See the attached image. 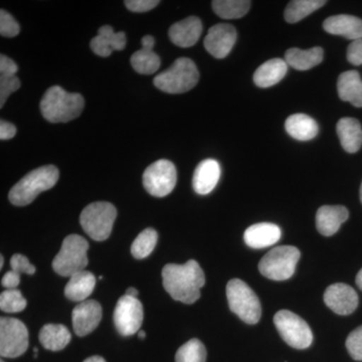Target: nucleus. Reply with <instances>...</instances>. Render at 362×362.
I'll list each match as a JSON object with an SVG mask.
<instances>
[{"label":"nucleus","instance_id":"f257e3e1","mask_svg":"<svg viewBox=\"0 0 362 362\" xmlns=\"http://www.w3.org/2000/svg\"><path fill=\"white\" fill-rule=\"evenodd\" d=\"M163 287L173 299L185 304H194L201 298L206 284L204 271L194 259L183 265L168 264L162 270Z\"/></svg>","mask_w":362,"mask_h":362},{"label":"nucleus","instance_id":"f03ea898","mask_svg":"<svg viewBox=\"0 0 362 362\" xmlns=\"http://www.w3.org/2000/svg\"><path fill=\"white\" fill-rule=\"evenodd\" d=\"M85 106V100L78 93H68L59 86H54L45 93L40 111L51 123H66L78 118Z\"/></svg>","mask_w":362,"mask_h":362},{"label":"nucleus","instance_id":"7ed1b4c3","mask_svg":"<svg viewBox=\"0 0 362 362\" xmlns=\"http://www.w3.org/2000/svg\"><path fill=\"white\" fill-rule=\"evenodd\" d=\"M59 169L54 165L42 166L21 178L9 192V201L16 206L32 204L37 195L51 189L58 182Z\"/></svg>","mask_w":362,"mask_h":362},{"label":"nucleus","instance_id":"20e7f679","mask_svg":"<svg viewBox=\"0 0 362 362\" xmlns=\"http://www.w3.org/2000/svg\"><path fill=\"white\" fill-rule=\"evenodd\" d=\"M199 80V73L194 62L180 58L154 78V86L168 94H182L194 88Z\"/></svg>","mask_w":362,"mask_h":362},{"label":"nucleus","instance_id":"39448f33","mask_svg":"<svg viewBox=\"0 0 362 362\" xmlns=\"http://www.w3.org/2000/svg\"><path fill=\"white\" fill-rule=\"evenodd\" d=\"M226 298L230 310L247 324H257L262 316L258 296L240 279H233L226 285Z\"/></svg>","mask_w":362,"mask_h":362},{"label":"nucleus","instance_id":"423d86ee","mask_svg":"<svg viewBox=\"0 0 362 362\" xmlns=\"http://www.w3.org/2000/svg\"><path fill=\"white\" fill-rule=\"evenodd\" d=\"M88 250L89 243L84 238L78 235H68L64 240L61 251L52 261V269L59 275L69 278L84 271L88 266Z\"/></svg>","mask_w":362,"mask_h":362},{"label":"nucleus","instance_id":"0eeeda50","mask_svg":"<svg viewBox=\"0 0 362 362\" xmlns=\"http://www.w3.org/2000/svg\"><path fill=\"white\" fill-rule=\"evenodd\" d=\"M117 218L115 206L110 202L90 204L83 209L80 223L90 239L102 242L110 237Z\"/></svg>","mask_w":362,"mask_h":362},{"label":"nucleus","instance_id":"6e6552de","mask_svg":"<svg viewBox=\"0 0 362 362\" xmlns=\"http://www.w3.org/2000/svg\"><path fill=\"white\" fill-rule=\"evenodd\" d=\"M301 254L296 247H274L259 261V273L271 280H288L294 275Z\"/></svg>","mask_w":362,"mask_h":362},{"label":"nucleus","instance_id":"1a4fd4ad","mask_svg":"<svg viewBox=\"0 0 362 362\" xmlns=\"http://www.w3.org/2000/svg\"><path fill=\"white\" fill-rule=\"evenodd\" d=\"M274 323L281 337L293 349H306L312 344L310 327L297 314L289 310L279 311L274 316Z\"/></svg>","mask_w":362,"mask_h":362},{"label":"nucleus","instance_id":"9d476101","mask_svg":"<svg viewBox=\"0 0 362 362\" xmlns=\"http://www.w3.org/2000/svg\"><path fill=\"white\" fill-rule=\"evenodd\" d=\"M177 173L173 162L160 159L152 163L143 173V185L149 194L164 197L173 192Z\"/></svg>","mask_w":362,"mask_h":362},{"label":"nucleus","instance_id":"9b49d317","mask_svg":"<svg viewBox=\"0 0 362 362\" xmlns=\"http://www.w3.org/2000/svg\"><path fill=\"white\" fill-rule=\"evenodd\" d=\"M28 349V331L16 318L0 320V354L7 358L23 356Z\"/></svg>","mask_w":362,"mask_h":362},{"label":"nucleus","instance_id":"f8f14e48","mask_svg":"<svg viewBox=\"0 0 362 362\" xmlns=\"http://www.w3.org/2000/svg\"><path fill=\"white\" fill-rule=\"evenodd\" d=\"M143 322V306L135 297L124 295L117 302L114 312L116 329L123 337L139 332Z\"/></svg>","mask_w":362,"mask_h":362},{"label":"nucleus","instance_id":"ddd939ff","mask_svg":"<svg viewBox=\"0 0 362 362\" xmlns=\"http://www.w3.org/2000/svg\"><path fill=\"white\" fill-rule=\"evenodd\" d=\"M237 30L235 26L228 23H218L209 28L204 47L216 59H225L232 51L237 42Z\"/></svg>","mask_w":362,"mask_h":362},{"label":"nucleus","instance_id":"4468645a","mask_svg":"<svg viewBox=\"0 0 362 362\" xmlns=\"http://www.w3.org/2000/svg\"><path fill=\"white\" fill-rule=\"evenodd\" d=\"M324 302L338 315H349L358 306V295L349 285L337 283L325 290Z\"/></svg>","mask_w":362,"mask_h":362},{"label":"nucleus","instance_id":"2eb2a0df","mask_svg":"<svg viewBox=\"0 0 362 362\" xmlns=\"http://www.w3.org/2000/svg\"><path fill=\"white\" fill-rule=\"evenodd\" d=\"M102 319V307L95 300H86L74 308L71 313L74 331L78 337H86L93 332Z\"/></svg>","mask_w":362,"mask_h":362},{"label":"nucleus","instance_id":"dca6fc26","mask_svg":"<svg viewBox=\"0 0 362 362\" xmlns=\"http://www.w3.org/2000/svg\"><path fill=\"white\" fill-rule=\"evenodd\" d=\"M202 33V23L197 16H189L175 23L169 28V39L180 47H190L199 42Z\"/></svg>","mask_w":362,"mask_h":362},{"label":"nucleus","instance_id":"f3484780","mask_svg":"<svg viewBox=\"0 0 362 362\" xmlns=\"http://www.w3.org/2000/svg\"><path fill=\"white\" fill-rule=\"evenodd\" d=\"M126 47V35L115 33L110 25H104L98 30V35L90 40V49L102 58L111 56L113 51H123Z\"/></svg>","mask_w":362,"mask_h":362},{"label":"nucleus","instance_id":"a211bd4d","mask_svg":"<svg viewBox=\"0 0 362 362\" xmlns=\"http://www.w3.org/2000/svg\"><path fill=\"white\" fill-rule=\"evenodd\" d=\"M221 178V166L218 161L209 158L202 161L194 170L192 187L201 195L213 192Z\"/></svg>","mask_w":362,"mask_h":362},{"label":"nucleus","instance_id":"6ab92c4d","mask_svg":"<svg viewBox=\"0 0 362 362\" xmlns=\"http://www.w3.org/2000/svg\"><path fill=\"white\" fill-rule=\"evenodd\" d=\"M323 28L330 35H341L345 39H362V20L349 14H338L326 18Z\"/></svg>","mask_w":362,"mask_h":362},{"label":"nucleus","instance_id":"aec40b11","mask_svg":"<svg viewBox=\"0 0 362 362\" xmlns=\"http://www.w3.org/2000/svg\"><path fill=\"white\" fill-rule=\"evenodd\" d=\"M346 207L342 206H323L317 211L316 228L325 237H331L339 230L349 218Z\"/></svg>","mask_w":362,"mask_h":362},{"label":"nucleus","instance_id":"412c9836","mask_svg":"<svg viewBox=\"0 0 362 362\" xmlns=\"http://www.w3.org/2000/svg\"><path fill=\"white\" fill-rule=\"evenodd\" d=\"M142 49L131 57V66L141 75H152L160 66V58L153 52L156 40L152 35H145L141 40Z\"/></svg>","mask_w":362,"mask_h":362},{"label":"nucleus","instance_id":"4be33fe9","mask_svg":"<svg viewBox=\"0 0 362 362\" xmlns=\"http://www.w3.org/2000/svg\"><path fill=\"white\" fill-rule=\"evenodd\" d=\"M281 238L280 228L275 223H259L247 228L245 243L252 249H264L277 244Z\"/></svg>","mask_w":362,"mask_h":362},{"label":"nucleus","instance_id":"5701e85b","mask_svg":"<svg viewBox=\"0 0 362 362\" xmlns=\"http://www.w3.org/2000/svg\"><path fill=\"white\" fill-rule=\"evenodd\" d=\"M337 90L340 99L357 108L362 107V80L358 71H347L339 76Z\"/></svg>","mask_w":362,"mask_h":362},{"label":"nucleus","instance_id":"b1692460","mask_svg":"<svg viewBox=\"0 0 362 362\" xmlns=\"http://www.w3.org/2000/svg\"><path fill=\"white\" fill-rule=\"evenodd\" d=\"M338 137L342 148L349 153H356L361 148L362 128L358 120L354 118L340 119L337 126Z\"/></svg>","mask_w":362,"mask_h":362},{"label":"nucleus","instance_id":"393cba45","mask_svg":"<svg viewBox=\"0 0 362 362\" xmlns=\"http://www.w3.org/2000/svg\"><path fill=\"white\" fill-rule=\"evenodd\" d=\"M96 278L89 271H81L71 276L65 288V295L74 302H84L94 291Z\"/></svg>","mask_w":362,"mask_h":362},{"label":"nucleus","instance_id":"a878e982","mask_svg":"<svg viewBox=\"0 0 362 362\" xmlns=\"http://www.w3.org/2000/svg\"><path fill=\"white\" fill-rule=\"evenodd\" d=\"M288 71L285 59H272L259 66L254 74L255 84L259 88H269L278 84Z\"/></svg>","mask_w":362,"mask_h":362},{"label":"nucleus","instance_id":"bb28decb","mask_svg":"<svg viewBox=\"0 0 362 362\" xmlns=\"http://www.w3.org/2000/svg\"><path fill=\"white\" fill-rule=\"evenodd\" d=\"M322 47H315L310 49H300L292 47L285 54V62L288 66L298 71H307L318 66L323 61Z\"/></svg>","mask_w":362,"mask_h":362},{"label":"nucleus","instance_id":"cd10ccee","mask_svg":"<svg viewBox=\"0 0 362 362\" xmlns=\"http://www.w3.org/2000/svg\"><path fill=\"white\" fill-rule=\"evenodd\" d=\"M285 128L288 134L299 141H309L314 139L319 131L316 121L305 114H294L288 117L285 122Z\"/></svg>","mask_w":362,"mask_h":362},{"label":"nucleus","instance_id":"c85d7f7f","mask_svg":"<svg viewBox=\"0 0 362 362\" xmlns=\"http://www.w3.org/2000/svg\"><path fill=\"white\" fill-rule=\"evenodd\" d=\"M40 342L45 349L59 351L71 341V333L61 324H47L40 331Z\"/></svg>","mask_w":362,"mask_h":362},{"label":"nucleus","instance_id":"c756f323","mask_svg":"<svg viewBox=\"0 0 362 362\" xmlns=\"http://www.w3.org/2000/svg\"><path fill=\"white\" fill-rule=\"evenodd\" d=\"M216 16L223 20H235L246 16L251 8V1L247 0H214L211 2Z\"/></svg>","mask_w":362,"mask_h":362},{"label":"nucleus","instance_id":"7c9ffc66","mask_svg":"<svg viewBox=\"0 0 362 362\" xmlns=\"http://www.w3.org/2000/svg\"><path fill=\"white\" fill-rule=\"evenodd\" d=\"M326 4L325 0H293L285 9V20L296 23Z\"/></svg>","mask_w":362,"mask_h":362},{"label":"nucleus","instance_id":"2f4dec72","mask_svg":"<svg viewBox=\"0 0 362 362\" xmlns=\"http://www.w3.org/2000/svg\"><path fill=\"white\" fill-rule=\"evenodd\" d=\"M157 240H158V235L153 228H149L143 230L136 238L131 247L133 257L138 259L147 258L156 249Z\"/></svg>","mask_w":362,"mask_h":362},{"label":"nucleus","instance_id":"473e14b6","mask_svg":"<svg viewBox=\"0 0 362 362\" xmlns=\"http://www.w3.org/2000/svg\"><path fill=\"white\" fill-rule=\"evenodd\" d=\"M206 349L201 340L194 338L180 347L175 354V362H206Z\"/></svg>","mask_w":362,"mask_h":362},{"label":"nucleus","instance_id":"72a5a7b5","mask_svg":"<svg viewBox=\"0 0 362 362\" xmlns=\"http://www.w3.org/2000/svg\"><path fill=\"white\" fill-rule=\"evenodd\" d=\"M28 302L20 290L6 289L0 295V309L7 313H18L25 310Z\"/></svg>","mask_w":362,"mask_h":362},{"label":"nucleus","instance_id":"f704fd0d","mask_svg":"<svg viewBox=\"0 0 362 362\" xmlns=\"http://www.w3.org/2000/svg\"><path fill=\"white\" fill-rule=\"evenodd\" d=\"M20 88L21 81L16 75H0V108L4 106L7 98Z\"/></svg>","mask_w":362,"mask_h":362},{"label":"nucleus","instance_id":"c9c22d12","mask_svg":"<svg viewBox=\"0 0 362 362\" xmlns=\"http://www.w3.org/2000/svg\"><path fill=\"white\" fill-rule=\"evenodd\" d=\"M21 32V26L6 11H0V35L4 37H14Z\"/></svg>","mask_w":362,"mask_h":362},{"label":"nucleus","instance_id":"e433bc0d","mask_svg":"<svg viewBox=\"0 0 362 362\" xmlns=\"http://www.w3.org/2000/svg\"><path fill=\"white\" fill-rule=\"evenodd\" d=\"M346 349L354 361H362V325L350 333L346 339Z\"/></svg>","mask_w":362,"mask_h":362},{"label":"nucleus","instance_id":"4c0bfd02","mask_svg":"<svg viewBox=\"0 0 362 362\" xmlns=\"http://www.w3.org/2000/svg\"><path fill=\"white\" fill-rule=\"evenodd\" d=\"M11 270L16 273L28 274V275H33L35 273V267L32 265L28 261V259L23 255L16 254L13 255V258L11 259Z\"/></svg>","mask_w":362,"mask_h":362},{"label":"nucleus","instance_id":"58836bf2","mask_svg":"<svg viewBox=\"0 0 362 362\" xmlns=\"http://www.w3.org/2000/svg\"><path fill=\"white\" fill-rule=\"evenodd\" d=\"M159 2L158 0H126L125 6L133 13H146L156 8Z\"/></svg>","mask_w":362,"mask_h":362},{"label":"nucleus","instance_id":"ea45409f","mask_svg":"<svg viewBox=\"0 0 362 362\" xmlns=\"http://www.w3.org/2000/svg\"><path fill=\"white\" fill-rule=\"evenodd\" d=\"M347 59L351 65H362V39L352 40L347 49Z\"/></svg>","mask_w":362,"mask_h":362},{"label":"nucleus","instance_id":"a19ab883","mask_svg":"<svg viewBox=\"0 0 362 362\" xmlns=\"http://www.w3.org/2000/svg\"><path fill=\"white\" fill-rule=\"evenodd\" d=\"M18 66L8 57L1 54L0 56V75H16Z\"/></svg>","mask_w":362,"mask_h":362},{"label":"nucleus","instance_id":"79ce46f5","mask_svg":"<svg viewBox=\"0 0 362 362\" xmlns=\"http://www.w3.org/2000/svg\"><path fill=\"white\" fill-rule=\"evenodd\" d=\"M21 284V275L13 270L7 272L1 280V285L6 289H16Z\"/></svg>","mask_w":362,"mask_h":362},{"label":"nucleus","instance_id":"37998d69","mask_svg":"<svg viewBox=\"0 0 362 362\" xmlns=\"http://www.w3.org/2000/svg\"><path fill=\"white\" fill-rule=\"evenodd\" d=\"M16 134V128L13 124L7 122V121H0V139L9 140L13 139Z\"/></svg>","mask_w":362,"mask_h":362},{"label":"nucleus","instance_id":"c03bdc74","mask_svg":"<svg viewBox=\"0 0 362 362\" xmlns=\"http://www.w3.org/2000/svg\"><path fill=\"white\" fill-rule=\"evenodd\" d=\"M125 295H127V296H130V297L137 298L138 290L135 289L134 287L128 288L127 291H126Z\"/></svg>","mask_w":362,"mask_h":362},{"label":"nucleus","instance_id":"a18cd8bd","mask_svg":"<svg viewBox=\"0 0 362 362\" xmlns=\"http://www.w3.org/2000/svg\"><path fill=\"white\" fill-rule=\"evenodd\" d=\"M84 362H106L103 357L101 356H92L89 358L86 359Z\"/></svg>","mask_w":362,"mask_h":362},{"label":"nucleus","instance_id":"49530a36","mask_svg":"<svg viewBox=\"0 0 362 362\" xmlns=\"http://www.w3.org/2000/svg\"><path fill=\"white\" fill-rule=\"evenodd\" d=\"M356 285L358 286L359 289L362 291V269L358 272L356 276Z\"/></svg>","mask_w":362,"mask_h":362},{"label":"nucleus","instance_id":"de8ad7c7","mask_svg":"<svg viewBox=\"0 0 362 362\" xmlns=\"http://www.w3.org/2000/svg\"><path fill=\"white\" fill-rule=\"evenodd\" d=\"M138 337H139V339H145V337H146V333H145V331L140 330L139 332H138Z\"/></svg>","mask_w":362,"mask_h":362},{"label":"nucleus","instance_id":"09e8293b","mask_svg":"<svg viewBox=\"0 0 362 362\" xmlns=\"http://www.w3.org/2000/svg\"><path fill=\"white\" fill-rule=\"evenodd\" d=\"M4 256H0V268H2V267H4Z\"/></svg>","mask_w":362,"mask_h":362},{"label":"nucleus","instance_id":"8fccbe9b","mask_svg":"<svg viewBox=\"0 0 362 362\" xmlns=\"http://www.w3.org/2000/svg\"><path fill=\"white\" fill-rule=\"evenodd\" d=\"M361 201L362 202V183H361Z\"/></svg>","mask_w":362,"mask_h":362},{"label":"nucleus","instance_id":"3c124183","mask_svg":"<svg viewBox=\"0 0 362 362\" xmlns=\"http://www.w3.org/2000/svg\"><path fill=\"white\" fill-rule=\"evenodd\" d=\"M1 362H4V361H1Z\"/></svg>","mask_w":362,"mask_h":362}]
</instances>
